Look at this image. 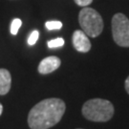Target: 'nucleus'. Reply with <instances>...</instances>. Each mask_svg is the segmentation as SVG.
Returning <instances> with one entry per match:
<instances>
[{
  "label": "nucleus",
  "mask_w": 129,
  "mask_h": 129,
  "mask_svg": "<svg viewBox=\"0 0 129 129\" xmlns=\"http://www.w3.org/2000/svg\"><path fill=\"white\" fill-rule=\"evenodd\" d=\"M66 109L64 102L51 98L39 102L28 115V124L31 129H49L58 123Z\"/></svg>",
  "instance_id": "1"
},
{
  "label": "nucleus",
  "mask_w": 129,
  "mask_h": 129,
  "mask_svg": "<svg viewBox=\"0 0 129 129\" xmlns=\"http://www.w3.org/2000/svg\"><path fill=\"white\" fill-rule=\"evenodd\" d=\"M114 106L109 101L103 99H92L82 106V115L91 121L105 122L114 115Z\"/></svg>",
  "instance_id": "2"
},
{
  "label": "nucleus",
  "mask_w": 129,
  "mask_h": 129,
  "mask_svg": "<svg viewBox=\"0 0 129 129\" xmlns=\"http://www.w3.org/2000/svg\"><path fill=\"white\" fill-rule=\"evenodd\" d=\"M78 22L82 31L88 37H99L103 30V20L102 15L92 8L84 7L79 12Z\"/></svg>",
  "instance_id": "3"
},
{
  "label": "nucleus",
  "mask_w": 129,
  "mask_h": 129,
  "mask_svg": "<svg viewBox=\"0 0 129 129\" xmlns=\"http://www.w3.org/2000/svg\"><path fill=\"white\" fill-rule=\"evenodd\" d=\"M112 35L114 41L120 47H129V19L121 13L112 18Z\"/></svg>",
  "instance_id": "4"
},
{
  "label": "nucleus",
  "mask_w": 129,
  "mask_h": 129,
  "mask_svg": "<svg viewBox=\"0 0 129 129\" xmlns=\"http://www.w3.org/2000/svg\"><path fill=\"white\" fill-rule=\"evenodd\" d=\"M73 45L75 49L80 53H87L91 49V42L88 36L80 30H77L73 34Z\"/></svg>",
  "instance_id": "5"
},
{
  "label": "nucleus",
  "mask_w": 129,
  "mask_h": 129,
  "mask_svg": "<svg viewBox=\"0 0 129 129\" xmlns=\"http://www.w3.org/2000/svg\"><path fill=\"white\" fill-rule=\"evenodd\" d=\"M60 64H61V60L59 57L55 56V55H51V56L45 57L44 59H42L40 61L37 70L40 74L47 75L55 71L56 69H58Z\"/></svg>",
  "instance_id": "6"
},
{
  "label": "nucleus",
  "mask_w": 129,
  "mask_h": 129,
  "mask_svg": "<svg viewBox=\"0 0 129 129\" xmlns=\"http://www.w3.org/2000/svg\"><path fill=\"white\" fill-rule=\"evenodd\" d=\"M12 77L7 69H0V95H6L11 89Z\"/></svg>",
  "instance_id": "7"
},
{
  "label": "nucleus",
  "mask_w": 129,
  "mask_h": 129,
  "mask_svg": "<svg viewBox=\"0 0 129 129\" xmlns=\"http://www.w3.org/2000/svg\"><path fill=\"white\" fill-rule=\"evenodd\" d=\"M45 27L49 31L59 30V29L62 28V23L60 21H57V20H51V21H47L45 23Z\"/></svg>",
  "instance_id": "8"
},
{
  "label": "nucleus",
  "mask_w": 129,
  "mask_h": 129,
  "mask_svg": "<svg viewBox=\"0 0 129 129\" xmlns=\"http://www.w3.org/2000/svg\"><path fill=\"white\" fill-rule=\"evenodd\" d=\"M47 45L49 48H58V47H61L64 45V39L62 37H57V38H55V39H52V40H49L47 42Z\"/></svg>",
  "instance_id": "9"
},
{
  "label": "nucleus",
  "mask_w": 129,
  "mask_h": 129,
  "mask_svg": "<svg viewBox=\"0 0 129 129\" xmlns=\"http://www.w3.org/2000/svg\"><path fill=\"white\" fill-rule=\"evenodd\" d=\"M21 25H22V21H21V19L19 18H15L13 20V22L11 24V34L12 35H17V33H18V30L20 29L21 27Z\"/></svg>",
  "instance_id": "10"
},
{
  "label": "nucleus",
  "mask_w": 129,
  "mask_h": 129,
  "mask_svg": "<svg viewBox=\"0 0 129 129\" xmlns=\"http://www.w3.org/2000/svg\"><path fill=\"white\" fill-rule=\"evenodd\" d=\"M38 37H39V32H38L37 30L33 31V32L31 33L29 38H28V44L31 45V46H32V45H35V44L37 43Z\"/></svg>",
  "instance_id": "11"
},
{
  "label": "nucleus",
  "mask_w": 129,
  "mask_h": 129,
  "mask_svg": "<svg viewBox=\"0 0 129 129\" xmlns=\"http://www.w3.org/2000/svg\"><path fill=\"white\" fill-rule=\"evenodd\" d=\"M75 3L80 7H87L93 2V0H74Z\"/></svg>",
  "instance_id": "12"
},
{
  "label": "nucleus",
  "mask_w": 129,
  "mask_h": 129,
  "mask_svg": "<svg viewBox=\"0 0 129 129\" xmlns=\"http://www.w3.org/2000/svg\"><path fill=\"white\" fill-rule=\"evenodd\" d=\"M124 86H125V90H126V92L129 94V76H128V78H126V80H125Z\"/></svg>",
  "instance_id": "13"
},
{
  "label": "nucleus",
  "mask_w": 129,
  "mask_h": 129,
  "mask_svg": "<svg viewBox=\"0 0 129 129\" xmlns=\"http://www.w3.org/2000/svg\"><path fill=\"white\" fill-rule=\"evenodd\" d=\"M2 112H3V106H2V104L0 103V116H1V114H2Z\"/></svg>",
  "instance_id": "14"
},
{
  "label": "nucleus",
  "mask_w": 129,
  "mask_h": 129,
  "mask_svg": "<svg viewBox=\"0 0 129 129\" xmlns=\"http://www.w3.org/2000/svg\"><path fill=\"white\" fill-rule=\"evenodd\" d=\"M78 129H80V128H78Z\"/></svg>",
  "instance_id": "15"
}]
</instances>
